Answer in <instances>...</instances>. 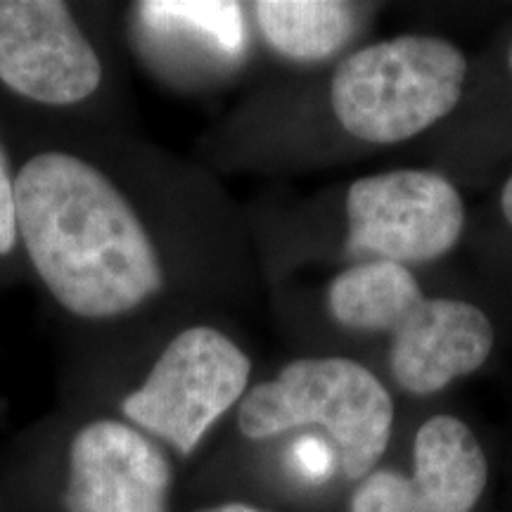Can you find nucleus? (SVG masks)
Segmentation results:
<instances>
[{"label": "nucleus", "mask_w": 512, "mask_h": 512, "mask_svg": "<svg viewBox=\"0 0 512 512\" xmlns=\"http://www.w3.org/2000/svg\"><path fill=\"white\" fill-rule=\"evenodd\" d=\"M15 195L19 242L72 316H126L164 287L162 259L138 211L95 164L41 152L17 171Z\"/></svg>", "instance_id": "obj_1"}, {"label": "nucleus", "mask_w": 512, "mask_h": 512, "mask_svg": "<svg viewBox=\"0 0 512 512\" xmlns=\"http://www.w3.org/2000/svg\"><path fill=\"white\" fill-rule=\"evenodd\" d=\"M328 306L344 328L389 332L394 380L418 396L475 373L494 349V325L482 309L425 297L411 268L394 261L370 259L339 273Z\"/></svg>", "instance_id": "obj_2"}, {"label": "nucleus", "mask_w": 512, "mask_h": 512, "mask_svg": "<svg viewBox=\"0 0 512 512\" xmlns=\"http://www.w3.org/2000/svg\"><path fill=\"white\" fill-rule=\"evenodd\" d=\"M323 427L349 479H366L387 451L394 403L380 380L342 356L299 358L240 401L238 427L261 441L297 427Z\"/></svg>", "instance_id": "obj_3"}, {"label": "nucleus", "mask_w": 512, "mask_h": 512, "mask_svg": "<svg viewBox=\"0 0 512 512\" xmlns=\"http://www.w3.org/2000/svg\"><path fill=\"white\" fill-rule=\"evenodd\" d=\"M467 60L434 36H399L356 50L332 76L342 128L366 143H403L456 110Z\"/></svg>", "instance_id": "obj_4"}, {"label": "nucleus", "mask_w": 512, "mask_h": 512, "mask_svg": "<svg viewBox=\"0 0 512 512\" xmlns=\"http://www.w3.org/2000/svg\"><path fill=\"white\" fill-rule=\"evenodd\" d=\"M252 363L221 330L195 325L171 339L143 382L121 401L126 420L188 458L247 394Z\"/></svg>", "instance_id": "obj_5"}, {"label": "nucleus", "mask_w": 512, "mask_h": 512, "mask_svg": "<svg viewBox=\"0 0 512 512\" xmlns=\"http://www.w3.org/2000/svg\"><path fill=\"white\" fill-rule=\"evenodd\" d=\"M347 252L427 264L456 247L465 207L444 176L401 169L358 178L347 192Z\"/></svg>", "instance_id": "obj_6"}, {"label": "nucleus", "mask_w": 512, "mask_h": 512, "mask_svg": "<svg viewBox=\"0 0 512 512\" xmlns=\"http://www.w3.org/2000/svg\"><path fill=\"white\" fill-rule=\"evenodd\" d=\"M0 83L48 107L88 100L102 83L98 50L62 0H0Z\"/></svg>", "instance_id": "obj_7"}, {"label": "nucleus", "mask_w": 512, "mask_h": 512, "mask_svg": "<svg viewBox=\"0 0 512 512\" xmlns=\"http://www.w3.org/2000/svg\"><path fill=\"white\" fill-rule=\"evenodd\" d=\"M174 470L157 441L131 422L100 418L67 453V512H169Z\"/></svg>", "instance_id": "obj_8"}, {"label": "nucleus", "mask_w": 512, "mask_h": 512, "mask_svg": "<svg viewBox=\"0 0 512 512\" xmlns=\"http://www.w3.org/2000/svg\"><path fill=\"white\" fill-rule=\"evenodd\" d=\"M489 482L484 448L463 420L434 415L413 444V475L373 470L351 496V512H472Z\"/></svg>", "instance_id": "obj_9"}, {"label": "nucleus", "mask_w": 512, "mask_h": 512, "mask_svg": "<svg viewBox=\"0 0 512 512\" xmlns=\"http://www.w3.org/2000/svg\"><path fill=\"white\" fill-rule=\"evenodd\" d=\"M254 15L268 46L290 60H325L354 34V12L332 0H261Z\"/></svg>", "instance_id": "obj_10"}, {"label": "nucleus", "mask_w": 512, "mask_h": 512, "mask_svg": "<svg viewBox=\"0 0 512 512\" xmlns=\"http://www.w3.org/2000/svg\"><path fill=\"white\" fill-rule=\"evenodd\" d=\"M143 15L159 27H183L216 43L223 53L238 55L245 48V19L238 3H143Z\"/></svg>", "instance_id": "obj_11"}, {"label": "nucleus", "mask_w": 512, "mask_h": 512, "mask_svg": "<svg viewBox=\"0 0 512 512\" xmlns=\"http://www.w3.org/2000/svg\"><path fill=\"white\" fill-rule=\"evenodd\" d=\"M19 240L17 233V195L15 176L5 150L0 147V256L10 254Z\"/></svg>", "instance_id": "obj_12"}, {"label": "nucleus", "mask_w": 512, "mask_h": 512, "mask_svg": "<svg viewBox=\"0 0 512 512\" xmlns=\"http://www.w3.org/2000/svg\"><path fill=\"white\" fill-rule=\"evenodd\" d=\"M294 456H297V463L304 475L309 477H323L330 470V448L313 437L299 441L297 448H294Z\"/></svg>", "instance_id": "obj_13"}, {"label": "nucleus", "mask_w": 512, "mask_h": 512, "mask_svg": "<svg viewBox=\"0 0 512 512\" xmlns=\"http://www.w3.org/2000/svg\"><path fill=\"white\" fill-rule=\"evenodd\" d=\"M200 512H266V510L254 508V505H247V503H221V505H214V508H207Z\"/></svg>", "instance_id": "obj_14"}, {"label": "nucleus", "mask_w": 512, "mask_h": 512, "mask_svg": "<svg viewBox=\"0 0 512 512\" xmlns=\"http://www.w3.org/2000/svg\"><path fill=\"white\" fill-rule=\"evenodd\" d=\"M501 207H503V214H505V219H508V223H510V226H512V176H510V181L505 183V188H503Z\"/></svg>", "instance_id": "obj_15"}, {"label": "nucleus", "mask_w": 512, "mask_h": 512, "mask_svg": "<svg viewBox=\"0 0 512 512\" xmlns=\"http://www.w3.org/2000/svg\"><path fill=\"white\" fill-rule=\"evenodd\" d=\"M510 72H512V48H510Z\"/></svg>", "instance_id": "obj_16"}]
</instances>
